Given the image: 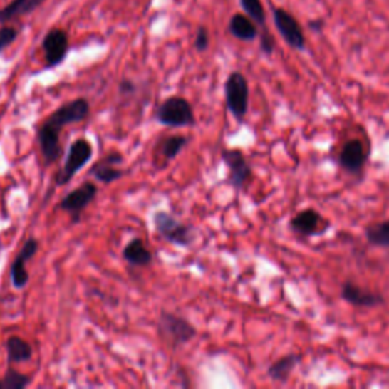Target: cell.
Segmentation results:
<instances>
[{
    "label": "cell",
    "instance_id": "cell-1",
    "mask_svg": "<svg viewBox=\"0 0 389 389\" xmlns=\"http://www.w3.org/2000/svg\"><path fill=\"white\" fill-rule=\"evenodd\" d=\"M90 102L84 98L67 102L43 122L38 130V145L46 165H52L61 155L60 135L64 127L71 123H79L88 118Z\"/></svg>",
    "mask_w": 389,
    "mask_h": 389
},
{
    "label": "cell",
    "instance_id": "cell-2",
    "mask_svg": "<svg viewBox=\"0 0 389 389\" xmlns=\"http://www.w3.org/2000/svg\"><path fill=\"white\" fill-rule=\"evenodd\" d=\"M157 120L166 127H190V125H194V113L187 99L170 96L158 107Z\"/></svg>",
    "mask_w": 389,
    "mask_h": 389
},
{
    "label": "cell",
    "instance_id": "cell-3",
    "mask_svg": "<svg viewBox=\"0 0 389 389\" xmlns=\"http://www.w3.org/2000/svg\"><path fill=\"white\" fill-rule=\"evenodd\" d=\"M227 108L236 120H244L248 113L249 87L247 78L240 72H233L225 81Z\"/></svg>",
    "mask_w": 389,
    "mask_h": 389
},
{
    "label": "cell",
    "instance_id": "cell-4",
    "mask_svg": "<svg viewBox=\"0 0 389 389\" xmlns=\"http://www.w3.org/2000/svg\"><path fill=\"white\" fill-rule=\"evenodd\" d=\"M93 155V147L91 143L85 139H78L71 146H68L67 157L63 169L55 177V181L58 186H64L71 181L79 170H81Z\"/></svg>",
    "mask_w": 389,
    "mask_h": 389
},
{
    "label": "cell",
    "instance_id": "cell-5",
    "mask_svg": "<svg viewBox=\"0 0 389 389\" xmlns=\"http://www.w3.org/2000/svg\"><path fill=\"white\" fill-rule=\"evenodd\" d=\"M157 233L167 242L178 247H189L193 242V232L167 212H157L152 217Z\"/></svg>",
    "mask_w": 389,
    "mask_h": 389
},
{
    "label": "cell",
    "instance_id": "cell-6",
    "mask_svg": "<svg viewBox=\"0 0 389 389\" xmlns=\"http://www.w3.org/2000/svg\"><path fill=\"white\" fill-rule=\"evenodd\" d=\"M158 330L163 339L175 347L185 346L197 336V330L187 319L169 312H163L160 316Z\"/></svg>",
    "mask_w": 389,
    "mask_h": 389
},
{
    "label": "cell",
    "instance_id": "cell-7",
    "mask_svg": "<svg viewBox=\"0 0 389 389\" xmlns=\"http://www.w3.org/2000/svg\"><path fill=\"white\" fill-rule=\"evenodd\" d=\"M272 17L274 23H276V28L286 44L291 46L295 51H304L306 37L299 20L283 8H274Z\"/></svg>",
    "mask_w": 389,
    "mask_h": 389
},
{
    "label": "cell",
    "instance_id": "cell-8",
    "mask_svg": "<svg viewBox=\"0 0 389 389\" xmlns=\"http://www.w3.org/2000/svg\"><path fill=\"white\" fill-rule=\"evenodd\" d=\"M96 194H98V186L95 185V182L85 181L83 186H79L71 193L66 194L60 202V209L71 213L73 222H78L79 216H81V213L88 207L91 201L96 198Z\"/></svg>",
    "mask_w": 389,
    "mask_h": 389
},
{
    "label": "cell",
    "instance_id": "cell-9",
    "mask_svg": "<svg viewBox=\"0 0 389 389\" xmlns=\"http://www.w3.org/2000/svg\"><path fill=\"white\" fill-rule=\"evenodd\" d=\"M221 157L227 167L230 169V185L236 190H242L251 175H253V170H251L244 152L239 150H224Z\"/></svg>",
    "mask_w": 389,
    "mask_h": 389
},
{
    "label": "cell",
    "instance_id": "cell-10",
    "mask_svg": "<svg viewBox=\"0 0 389 389\" xmlns=\"http://www.w3.org/2000/svg\"><path fill=\"white\" fill-rule=\"evenodd\" d=\"M43 52L48 67H55L64 61L68 51V37L63 29H52L43 38Z\"/></svg>",
    "mask_w": 389,
    "mask_h": 389
},
{
    "label": "cell",
    "instance_id": "cell-11",
    "mask_svg": "<svg viewBox=\"0 0 389 389\" xmlns=\"http://www.w3.org/2000/svg\"><path fill=\"white\" fill-rule=\"evenodd\" d=\"M38 251V240L28 239L21 247L19 256L11 265V281L16 289H23L29 281V272L26 269V261H29Z\"/></svg>",
    "mask_w": 389,
    "mask_h": 389
},
{
    "label": "cell",
    "instance_id": "cell-12",
    "mask_svg": "<svg viewBox=\"0 0 389 389\" xmlns=\"http://www.w3.org/2000/svg\"><path fill=\"white\" fill-rule=\"evenodd\" d=\"M367 163V152L361 140L353 139L347 142L339 154V165L350 174H358Z\"/></svg>",
    "mask_w": 389,
    "mask_h": 389
},
{
    "label": "cell",
    "instance_id": "cell-13",
    "mask_svg": "<svg viewBox=\"0 0 389 389\" xmlns=\"http://www.w3.org/2000/svg\"><path fill=\"white\" fill-rule=\"evenodd\" d=\"M341 296L347 303L359 307H375L379 304H383V296L380 294L370 292L363 288H359L358 284L353 281H346L341 288Z\"/></svg>",
    "mask_w": 389,
    "mask_h": 389
},
{
    "label": "cell",
    "instance_id": "cell-14",
    "mask_svg": "<svg viewBox=\"0 0 389 389\" xmlns=\"http://www.w3.org/2000/svg\"><path fill=\"white\" fill-rule=\"evenodd\" d=\"M122 162H123V155L120 152H110L104 160H102V162L96 163L93 167H91L90 174L93 175L98 181L110 185V182L123 177V170L118 167V165H122Z\"/></svg>",
    "mask_w": 389,
    "mask_h": 389
},
{
    "label": "cell",
    "instance_id": "cell-15",
    "mask_svg": "<svg viewBox=\"0 0 389 389\" xmlns=\"http://www.w3.org/2000/svg\"><path fill=\"white\" fill-rule=\"evenodd\" d=\"M122 256L131 266H147L152 261V253L139 237L130 240L127 247L123 248Z\"/></svg>",
    "mask_w": 389,
    "mask_h": 389
},
{
    "label": "cell",
    "instance_id": "cell-16",
    "mask_svg": "<svg viewBox=\"0 0 389 389\" xmlns=\"http://www.w3.org/2000/svg\"><path fill=\"white\" fill-rule=\"evenodd\" d=\"M232 36L242 41H254L259 37L257 25L247 14H234L228 23Z\"/></svg>",
    "mask_w": 389,
    "mask_h": 389
},
{
    "label": "cell",
    "instance_id": "cell-17",
    "mask_svg": "<svg viewBox=\"0 0 389 389\" xmlns=\"http://www.w3.org/2000/svg\"><path fill=\"white\" fill-rule=\"evenodd\" d=\"M319 222H321V214L312 209H307L292 217L291 228L295 233L303 236H313L318 232Z\"/></svg>",
    "mask_w": 389,
    "mask_h": 389
},
{
    "label": "cell",
    "instance_id": "cell-18",
    "mask_svg": "<svg viewBox=\"0 0 389 389\" xmlns=\"http://www.w3.org/2000/svg\"><path fill=\"white\" fill-rule=\"evenodd\" d=\"M46 0H13L5 8L0 9V23H6L17 17L33 13Z\"/></svg>",
    "mask_w": 389,
    "mask_h": 389
},
{
    "label": "cell",
    "instance_id": "cell-19",
    "mask_svg": "<svg viewBox=\"0 0 389 389\" xmlns=\"http://www.w3.org/2000/svg\"><path fill=\"white\" fill-rule=\"evenodd\" d=\"M6 358L8 363H23L32 359V347L29 342L19 336H9L6 339Z\"/></svg>",
    "mask_w": 389,
    "mask_h": 389
},
{
    "label": "cell",
    "instance_id": "cell-20",
    "mask_svg": "<svg viewBox=\"0 0 389 389\" xmlns=\"http://www.w3.org/2000/svg\"><path fill=\"white\" fill-rule=\"evenodd\" d=\"M300 361H301L300 354H288V356H284L271 365V367L268 368V375L274 382L286 383L289 380V375L292 370L295 368V365Z\"/></svg>",
    "mask_w": 389,
    "mask_h": 389
},
{
    "label": "cell",
    "instance_id": "cell-21",
    "mask_svg": "<svg viewBox=\"0 0 389 389\" xmlns=\"http://www.w3.org/2000/svg\"><path fill=\"white\" fill-rule=\"evenodd\" d=\"M365 236H367L370 244L375 247L389 248V219L370 225L365 230Z\"/></svg>",
    "mask_w": 389,
    "mask_h": 389
},
{
    "label": "cell",
    "instance_id": "cell-22",
    "mask_svg": "<svg viewBox=\"0 0 389 389\" xmlns=\"http://www.w3.org/2000/svg\"><path fill=\"white\" fill-rule=\"evenodd\" d=\"M187 142L189 139L185 135L166 137L162 145H160V154H162V157L166 158L167 162H170V160H174L182 150H185Z\"/></svg>",
    "mask_w": 389,
    "mask_h": 389
},
{
    "label": "cell",
    "instance_id": "cell-23",
    "mask_svg": "<svg viewBox=\"0 0 389 389\" xmlns=\"http://www.w3.org/2000/svg\"><path fill=\"white\" fill-rule=\"evenodd\" d=\"M240 6L244 8L245 14L253 20L256 25L266 29V13L263 8L261 0H240Z\"/></svg>",
    "mask_w": 389,
    "mask_h": 389
},
{
    "label": "cell",
    "instance_id": "cell-24",
    "mask_svg": "<svg viewBox=\"0 0 389 389\" xmlns=\"http://www.w3.org/2000/svg\"><path fill=\"white\" fill-rule=\"evenodd\" d=\"M31 383V377L21 374L13 367H9L5 373V377L0 380V389H23Z\"/></svg>",
    "mask_w": 389,
    "mask_h": 389
},
{
    "label": "cell",
    "instance_id": "cell-25",
    "mask_svg": "<svg viewBox=\"0 0 389 389\" xmlns=\"http://www.w3.org/2000/svg\"><path fill=\"white\" fill-rule=\"evenodd\" d=\"M19 37V31L13 26H4L0 29V52L6 49L11 43H14Z\"/></svg>",
    "mask_w": 389,
    "mask_h": 389
},
{
    "label": "cell",
    "instance_id": "cell-26",
    "mask_svg": "<svg viewBox=\"0 0 389 389\" xmlns=\"http://www.w3.org/2000/svg\"><path fill=\"white\" fill-rule=\"evenodd\" d=\"M274 48H276V43H274L272 36L268 32V29H263L260 37V49L263 51V53L271 55L274 52Z\"/></svg>",
    "mask_w": 389,
    "mask_h": 389
},
{
    "label": "cell",
    "instance_id": "cell-27",
    "mask_svg": "<svg viewBox=\"0 0 389 389\" xmlns=\"http://www.w3.org/2000/svg\"><path fill=\"white\" fill-rule=\"evenodd\" d=\"M209 44H210V37H209L207 29L199 28L197 32V38H194V48H197L199 52H204L209 48Z\"/></svg>",
    "mask_w": 389,
    "mask_h": 389
},
{
    "label": "cell",
    "instance_id": "cell-28",
    "mask_svg": "<svg viewBox=\"0 0 389 389\" xmlns=\"http://www.w3.org/2000/svg\"><path fill=\"white\" fill-rule=\"evenodd\" d=\"M323 26H324V21L321 19H316V20L308 21V28H311L313 32H321Z\"/></svg>",
    "mask_w": 389,
    "mask_h": 389
},
{
    "label": "cell",
    "instance_id": "cell-29",
    "mask_svg": "<svg viewBox=\"0 0 389 389\" xmlns=\"http://www.w3.org/2000/svg\"><path fill=\"white\" fill-rule=\"evenodd\" d=\"M134 90H135L134 84L131 81H128V79H125V81L120 83V91H122V93H133Z\"/></svg>",
    "mask_w": 389,
    "mask_h": 389
}]
</instances>
